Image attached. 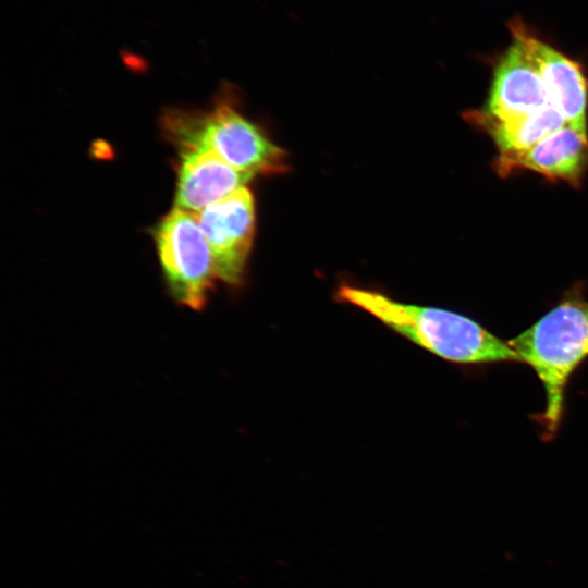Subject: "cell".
Segmentation results:
<instances>
[{
  "label": "cell",
  "instance_id": "10",
  "mask_svg": "<svg viewBox=\"0 0 588 588\" xmlns=\"http://www.w3.org/2000/svg\"><path fill=\"white\" fill-rule=\"evenodd\" d=\"M465 119L482 127L492 137L499 157L520 155L566 124L551 105L527 117L509 121L493 119L485 111H469Z\"/></svg>",
  "mask_w": 588,
  "mask_h": 588
},
{
  "label": "cell",
  "instance_id": "7",
  "mask_svg": "<svg viewBox=\"0 0 588 588\" xmlns=\"http://www.w3.org/2000/svg\"><path fill=\"white\" fill-rule=\"evenodd\" d=\"M487 110L499 121L527 117L550 105L543 81L523 47L513 39L494 64Z\"/></svg>",
  "mask_w": 588,
  "mask_h": 588
},
{
  "label": "cell",
  "instance_id": "5",
  "mask_svg": "<svg viewBox=\"0 0 588 588\" xmlns=\"http://www.w3.org/2000/svg\"><path fill=\"white\" fill-rule=\"evenodd\" d=\"M195 216L209 245L217 278L232 286L242 284L256 225L252 192L241 187Z\"/></svg>",
  "mask_w": 588,
  "mask_h": 588
},
{
  "label": "cell",
  "instance_id": "9",
  "mask_svg": "<svg viewBox=\"0 0 588 588\" xmlns=\"http://www.w3.org/2000/svg\"><path fill=\"white\" fill-rule=\"evenodd\" d=\"M495 170L502 176L529 170L551 181L579 186L588 170L587 134L565 124L520 155L498 157Z\"/></svg>",
  "mask_w": 588,
  "mask_h": 588
},
{
  "label": "cell",
  "instance_id": "1",
  "mask_svg": "<svg viewBox=\"0 0 588 588\" xmlns=\"http://www.w3.org/2000/svg\"><path fill=\"white\" fill-rule=\"evenodd\" d=\"M338 298L444 360L461 365L520 362L507 342L465 315L402 303L383 293L348 284L340 286Z\"/></svg>",
  "mask_w": 588,
  "mask_h": 588
},
{
  "label": "cell",
  "instance_id": "8",
  "mask_svg": "<svg viewBox=\"0 0 588 588\" xmlns=\"http://www.w3.org/2000/svg\"><path fill=\"white\" fill-rule=\"evenodd\" d=\"M253 174L237 170L206 149H181L175 207L198 213L244 187Z\"/></svg>",
  "mask_w": 588,
  "mask_h": 588
},
{
  "label": "cell",
  "instance_id": "3",
  "mask_svg": "<svg viewBox=\"0 0 588 588\" xmlns=\"http://www.w3.org/2000/svg\"><path fill=\"white\" fill-rule=\"evenodd\" d=\"M164 126L181 149L210 150L240 171L278 175L289 169L286 152L226 99L207 113L172 111Z\"/></svg>",
  "mask_w": 588,
  "mask_h": 588
},
{
  "label": "cell",
  "instance_id": "2",
  "mask_svg": "<svg viewBox=\"0 0 588 588\" xmlns=\"http://www.w3.org/2000/svg\"><path fill=\"white\" fill-rule=\"evenodd\" d=\"M542 383L544 409L534 416L544 441L553 440L564 415L571 377L588 357V301L574 286L534 324L507 341Z\"/></svg>",
  "mask_w": 588,
  "mask_h": 588
},
{
  "label": "cell",
  "instance_id": "4",
  "mask_svg": "<svg viewBox=\"0 0 588 588\" xmlns=\"http://www.w3.org/2000/svg\"><path fill=\"white\" fill-rule=\"evenodd\" d=\"M155 240L172 298L188 309H203L218 278L195 213L173 208L158 223Z\"/></svg>",
  "mask_w": 588,
  "mask_h": 588
},
{
  "label": "cell",
  "instance_id": "6",
  "mask_svg": "<svg viewBox=\"0 0 588 588\" xmlns=\"http://www.w3.org/2000/svg\"><path fill=\"white\" fill-rule=\"evenodd\" d=\"M507 27L537 68L550 105L566 124L586 133L588 77L583 65L540 37L523 19L513 17Z\"/></svg>",
  "mask_w": 588,
  "mask_h": 588
}]
</instances>
